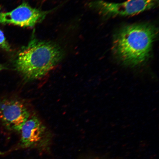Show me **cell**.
I'll list each match as a JSON object with an SVG mask.
<instances>
[{
  "mask_svg": "<svg viewBox=\"0 0 159 159\" xmlns=\"http://www.w3.org/2000/svg\"><path fill=\"white\" fill-rule=\"evenodd\" d=\"M158 32L156 26L148 23L121 27L113 39V53L124 65L133 67L142 65L150 57Z\"/></svg>",
  "mask_w": 159,
  "mask_h": 159,
  "instance_id": "6da1fadb",
  "label": "cell"
},
{
  "mask_svg": "<svg viewBox=\"0 0 159 159\" xmlns=\"http://www.w3.org/2000/svg\"><path fill=\"white\" fill-rule=\"evenodd\" d=\"M63 55L61 48L54 43L33 39L18 54L15 68L25 80H35L48 74Z\"/></svg>",
  "mask_w": 159,
  "mask_h": 159,
  "instance_id": "7a4b0ae2",
  "label": "cell"
},
{
  "mask_svg": "<svg viewBox=\"0 0 159 159\" xmlns=\"http://www.w3.org/2000/svg\"><path fill=\"white\" fill-rule=\"evenodd\" d=\"M158 0H127L112 3L96 0L89 3V7L106 17L130 16L153 9L158 5Z\"/></svg>",
  "mask_w": 159,
  "mask_h": 159,
  "instance_id": "3957f363",
  "label": "cell"
},
{
  "mask_svg": "<svg viewBox=\"0 0 159 159\" xmlns=\"http://www.w3.org/2000/svg\"><path fill=\"white\" fill-rule=\"evenodd\" d=\"M48 13L32 7L24 2L11 11L0 12V24L32 27L42 21Z\"/></svg>",
  "mask_w": 159,
  "mask_h": 159,
  "instance_id": "277c9868",
  "label": "cell"
},
{
  "mask_svg": "<svg viewBox=\"0 0 159 159\" xmlns=\"http://www.w3.org/2000/svg\"><path fill=\"white\" fill-rule=\"evenodd\" d=\"M30 116L26 107L20 101L7 98L0 100V120L7 128L20 132Z\"/></svg>",
  "mask_w": 159,
  "mask_h": 159,
  "instance_id": "5b68a950",
  "label": "cell"
},
{
  "mask_svg": "<svg viewBox=\"0 0 159 159\" xmlns=\"http://www.w3.org/2000/svg\"><path fill=\"white\" fill-rule=\"evenodd\" d=\"M45 131V127L39 119L32 116L26 121L20 131L21 144L29 148L37 144L43 138Z\"/></svg>",
  "mask_w": 159,
  "mask_h": 159,
  "instance_id": "8992f818",
  "label": "cell"
},
{
  "mask_svg": "<svg viewBox=\"0 0 159 159\" xmlns=\"http://www.w3.org/2000/svg\"><path fill=\"white\" fill-rule=\"evenodd\" d=\"M0 48L6 51L11 50V47L6 39L4 34L1 30H0Z\"/></svg>",
  "mask_w": 159,
  "mask_h": 159,
  "instance_id": "52a82bcc",
  "label": "cell"
},
{
  "mask_svg": "<svg viewBox=\"0 0 159 159\" xmlns=\"http://www.w3.org/2000/svg\"><path fill=\"white\" fill-rule=\"evenodd\" d=\"M6 69H7V67L5 66H4L0 64V71Z\"/></svg>",
  "mask_w": 159,
  "mask_h": 159,
  "instance_id": "ba28073f",
  "label": "cell"
}]
</instances>
